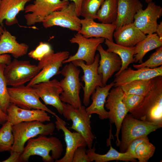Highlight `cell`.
Segmentation results:
<instances>
[{
  "instance_id": "cell-22",
  "label": "cell",
  "mask_w": 162,
  "mask_h": 162,
  "mask_svg": "<svg viewBox=\"0 0 162 162\" xmlns=\"http://www.w3.org/2000/svg\"><path fill=\"white\" fill-rule=\"evenodd\" d=\"M142 7L140 0H118L117 16L113 24L116 26V30L133 23L135 15Z\"/></svg>"
},
{
  "instance_id": "cell-4",
  "label": "cell",
  "mask_w": 162,
  "mask_h": 162,
  "mask_svg": "<svg viewBox=\"0 0 162 162\" xmlns=\"http://www.w3.org/2000/svg\"><path fill=\"white\" fill-rule=\"evenodd\" d=\"M55 128V125L52 122L45 124L37 121L22 122L12 126L14 142L10 152L21 154L25 143L29 139L38 135H49L53 132Z\"/></svg>"
},
{
  "instance_id": "cell-28",
  "label": "cell",
  "mask_w": 162,
  "mask_h": 162,
  "mask_svg": "<svg viewBox=\"0 0 162 162\" xmlns=\"http://www.w3.org/2000/svg\"><path fill=\"white\" fill-rule=\"evenodd\" d=\"M105 44L107 49L106 51L118 55L122 61L120 69L115 75H118L122 71L127 69L129 65L134 62V46L128 47L119 45L109 40L105 39Z\"/></svg>"
},
{
  "instance_id": "cell-25",
  "label": "cell",
  "mask_w": 162,
  "mask_h": 162,
  "mask_svg": "<svg viewBox=\"0 0 162 162\" xmlns=\"http://www.w3.org/2000/svg\"><path fill=\"white\" fill-rule=\"evenodd\" d=\"M32 0H2L0 4V24L3 21L11 26L18 23L17 15L24 11L26 4Z\"/></svg>"
},
{
  "instance_id": "cell-26",
  "label": "cell",
  "mask_w": 162,
  "mask_h": 162,
  "mask_svg": "<svg viewBox=\"0 0 162 162\" xmlns=\"http://www.w3.org/2000/svg\"><path fill=\"white\" fill-rule=\"evenodd\" d=\"M29 47L24 43H19L16 37L4 28L0 38V55L10 54L15 58L26 55Z\"/></svg>"
},
{
  "instance_id": "cell-42",
  "label": "cell",
  "mask_w": 162,
  "mask_h": 162,
  "mask_svg": "<svg viewBox=\"0 0 162 162\" xmlns=\"http://www.w3.org/2000/svg\"><path fill=\"white\" fill-rule=\"evenodd\" d=\"M11 62L10 56L8 54H4L0 55V63H4L8 64Z\"/></svg>"
},
{
  "instance_id": "cell-10",
  "label": "cell",
  "mask_w": 162,
  "mask_h": 162,
  "mask_svg": "<svg viewBox=\"0 0 162 162\" xmlns=\"http://www.w3.org/2000/svg\"><path fill=\"white\" fill-rule=\"evenodd\" d=\"M100 55L98 53L95 56L92 63L88 65L81 60H74L72 62L77 67H80L83 70V75L81 77V80L84 82V86L82 87L83 91V102L88 106L90 102V98L97 86H104L102 82V76L98 72Z\"/></svg>"
},
{
  "instance_id": "cell-27",
  "label": "cell",
  "mask_w": 162,
  "mask_h": 162,
  "mask_svg": "<svg viewBox=\"0 0 162 162\" xmlns=\"http://www.w3.org/2000/svg\"><path fill=\"white\" fill-rule=\"evenodd\" d=\"M110 136L107 141V144L110 146V148L106 153L102 154L96 153L94 146L86 150V153L91 162H107L113 160L136 162V159L132 157L127 152H118L112 147L111 143L110 132Z\"/></svg>"
},
{
  "instance_id": "cell-12",
  "label": "cell",
  "mask_w": 162,
  "mask_h": 162,
  "mask_svg": "<svg viewBox=\"0 0 162 162\" xmlns=\"http://www.w3.org/2000/svg\"><path fill=\"white\" fill-rule=\"evenodd\" d=\"M68 51H62L50 54L39 61L38 65L41 69L40 72L27 85L32 86L38 83L46 82L54 76L60 74L59 70L63 62L69 56Z\"/></svg>"
},
{
  "instance_id": "cell-45",
  "label": "cell",
  "mask_w": 162,
  "mask_h": 162,
  "mask_svg": "<svg viewBox=\"0 0 162 162\" xmlns=\"http://www.w3.org/2000/svg\"><path fill=\"white\" fill-rule=\"evenodd\" d=\"M158 36L162 39V22H160L159 24H158L156 28L155 32Z\"/></svg>"
},
{
  "instance_id": "cell-35",
  "label": "cell",
  "mask_w": 162,
  "mask_h": 162,
  "mask_svg": "<svg viewBox=\"0 0 162 162\" xmlns=\"http://www.w3.org/2000/svg\"><path fill=\"white\" fill-rule=\"evenodd\" d=\"M155 150V147L148 138L136 148L135 151L136 158L139 162H147L154 155Z\"/></svg>"
},
{
  "instance_id": "cell-7",
  "label": "cell",
  "mask_w": 162,
  "mask_h": 162,
  "mask_svg": "<svg viewBox=\"0 0 162 162\" xmlns=\"http://www.w3.org/2000/svg\"><path fill=\"white\" fill-rule=\"evenodd\" d=\"M37 65L27 60L14 59L4 68V74L7 85L16 87L30 81L41 70Z\"/></svg>"
},
{
  "instance_id": "cell-32",
  "label": "cell",
  "mask_w": 162,
  "mask_h": 162,
  "mask_svg": "<svg viewBox=\"0 0 162 162\" xmlns=\"http://www.w3.org/2000/svg\"><path fill=\"white\" fill-rule=\"evenodd\" d=\"M2 125L0 128V152H10L14 142L12 125L8 121Z\"/></svg>"
},
{
  "instance_id": "cell-38",
  "label": "cell",
  "mask_w": 162,
  "mask_h": 162,
  "mask_svg": "<svg viewBox=\"0 0 162 162\" xmlns=\"http://www.w3.org/2000/svg\"><path fill=\"white\" fill-rule=\"evenodd\" d=\"M144 96L124 93L122 101L128 112L131 113L143 100Z\"/></svg>"
},
{
  "instance_id": "cell-21",
  "label": "cell",
  "mask_w": 162,
  "mask_h": 162,
  "mask_svg": "<svg viewBox=\"0 0 162 162\" xmlns=\"http://www.w3.org/2000/svg\"><path fill=\"white\" fill-rule=\"evenodd\" d=\"M81 28L77 33L86 38H101L113 42V34L116 26L113 24L99 23L92 19L81 20Z\"/></svg>"
},
{
  "instance_id": "cell-17",
  "label": "cell",
  "mask_w": 162,
  "mask_h": 162,
  "mask_svg": "<svg viewBox=\"0 0 162 162\" xmlns=\"http://www.w3.org/2000/svg\"><path fill=\"white\" fill-rule=\"evenodd\" d=\"M55 127L58 131L63 132L66 145V152L61 158L55 160V162H72L73 155L76 149L81 146H87L86 141L79 133L71 132L66 127V123L58 116L56 117Z\"/></svg>"
},
{
  "instance_id": "cell-19",
  "label": "cell",
  "mask_w": 162,
  "mask_h": 162,
  "mask_svg": "<svg viewBox=\"0 0 162 162\" xmlns=\"http://www.w3.org/2000/svg\"><path fill=\"white\" fill-rule=\"evenodd\" d=\"M162 76V66L154 68H143L134 70L128 68L116 76L114 87L122 86L131 82L137 80H149Z\"/></svg>"
},
{
  "instance_id": "cell-16",
  "label": "cell",
  "mask_w": 162,
  "mask_h": 162,
  "mask_svg": "<svg viewBox=\"0 0 162 162\" xmlns=\"http://www.w3.org/2000/svg\"><path fill=\"white\" fill-rule=\"evenodd\" d=\"M32 87L45 104L53 106L58 113L62 115L64 111L63 103L60 98L62 89L58 80L54 79L40 82Z\"/></svg>"
},
{
  "instance_id": "cell-5",
  "label": "cell",
  "mask_w": 162,
  "mask_h": 162,
  "mask_svg": "<svg viewBox=\"0 0 162 162\" xmlns=\"http://www.w3.org/2000/svg\"><path fill=\"white\" fill-rule=\"evenodd\" d=\"M80 70L72 62L66 64L60 71L64 78L59 82L62 92L60 95L61 100L75 108L82 106L80 96L82 85L80 81Z\"/></svg>"
},
{
  "instance_id": "cell-8",
  "label": "cell",
  "mask_w": 162,
  "mask_h": 162,
  "mask_svg": "<svg viewBox=\"0 0 162 162\" xmlns=\"http://www.w3.org/2000/svg\"><path fill=\"white\" fill-rule=\"evenodd\" d=\"M10 103L25 109H41L56 117V114L43 104L35 89L32 86L24 85L8 88Z\"/></svg>"
},
{
  "instance_id": "cell-29",
  "label": "cell",
  "mask_w": 162,
  "mask_h": 162,
  "mask_svg": "<svg viewBox=\"0 0 162 162\" xmlns=\"http://www.w3.org/2000/svg\"><path fill=\"white\" fill-rule=\"evenodd\" d=\"M162 46V39L156 33L147 34L146 37L134 46V62L141 63L149 51Z\"/></svg>"
},
{
  "instance_id": "cell-48",
  "label": "cell",
  "mask_w": 162,
  "mask_h": 162,
  "mask_svg": "<svg viewBox=\"0 0 162 162\" xmlns=\"http://www.w3.org/2000/svg\"><path fill=\"white\" fill-rule=\"evenodd\" d=\"M1 0H0V3H1Z\"/></svg>"
},
{
  "instance_id": "cell-46",
  "label": "cell",
  "mask_w": 162,
  "mask_h": 162,
  "mask_svg": "<svg viewBox=\"0 0 162 162\" xmlns=\"http://www.w3.org/2000/svg\"><path fill=\"white\" fill-rule=\"evenodd\" d=\"M4 29L3 28L2 26L0 24V38L3 33Z\"/></svg>"
},
{
  "instance_id": "cell-31",
  "label": "cell",
  "mask_w": 162,
  "mask_h": 162,
  "mask_svg": "<svg viewBox=\"0 0 162 162\" xmlns=\"http://www.w3.org/2000/svg\"><path fill=\"white\" fill-rule=\"evenodd\" d=\"M153 79L134 81L121 87L125 93L132 94L144 96L152 86Z\"/></svg>"
},
{
  "instance_id": "cell-14",
  "label": "cell",
  "mask_w": 162,
  "mask_h": 162,
  "mask_svg": "<svg viewBox=\"0 0 162 162\" xmlns=\"http://www.w3.org/2000/svg\"><path fill=\"white\" fill-rule=\"evenodd\" d=\"M104 41L105 39L101 38H86L77 33L69 40L71 43L78 45L77 52L74 55L69 56L67 59L63 61V64L75 60H81L85 62L87 64H91L94 61L98 46Z\"/></svg>"
},
{
  "instance_id": "cell-20",
  "label": "cell",
  "mask_w": 162,
  "mask_h": 162,
  "mask_svg": "<svg viewBox=\"0 0 162 162\" xmlns=\"http://www.w3.org/2000/svg\"><path fill=\"white\" fill-rule=\"evenodd\" d=\"M97 50L98 51L100 57L98 72L102 76V83L104 86L114 74L120 70L122 61L118 55L105 50L101 44L98 46Z\"/></svg>"
},
{
  "instance_id": "cell-37",
  "label": "cell",
  "mask_w": 162,
  "mask_h": 162,
  "mask_svg": "<svg viewBox=\"0 0 162 162\" xmlns=\"http://www.w3.org/2000/svg\"><path fill=\"white\" fill-rule=\"evenodd\" d=\"M54 52L49 43L41 41L34 49L28 53V56L30 58L39 61L45 56Z\"/></svg>"
},
{
  "instance_id": "cell-15",
  "label": "cell",
  "mask_w": 162,
  "mask_h": 162,
  "mask_svg": "<svg viewBox=\"0 0 162 162\" xmlns=\"http://www.w3.org/2000/svg\"><path fill=\"white\" fill-rule=\"evenodd\" d=\"M162 15V8L151 2L146 8L140 9L135 16L134 24L145 34L155 32L158 24V20Z\"/></svg>"
},
{
  "instance_id": "cell-2",
  "label": "cell",
  "mask_w": 162,
  "mask_h": 162,
  "mask_svg": "<svg viewBox=\"0 0 162 162\" xmlns=\"http://www.w3.org/2000/svg\"><path fill=\"white\" fill-rule=\"evenodd\" d=\"M153 80L151 88L130 114L141 120L162 122V76Z\"/></svg>"
},
{
  "instance_id": "cell-1",
  "label": "cell",
  "mask_w": 162,
  "mask_h": 162,
  "mask_svg": "<svg viewBox=\"0 0 162 162\" xmlns=\"http://www.w3.org/2000/svg\"><path fill=\"white\" fill-rule=\"evenodd\" d=\"M27 142L20 155V162H28L30 157L35 155L41 157L44 162H53L59 159L63 151L62 142L56 136L39 135Z\"/></svg>"
},
{
  "instance_id": "cell-24",
  "label": "cell",
  "mask_w": 162,
  "mask_h": 162,
  "mask_svg": "<svg viewBox=\"0 0 162 162\" xmlns=\"http://www.w3.org/2000/svg\"><path fill=\"white\" fill-rule=\"evenodd\" d=\"M146 36L134 23L124 25L116 30L113 34L116 44L128 47L134 46Z\"/></svg>"
},
{
  "instance_id": "cell-40",
  "label": "cell",
  "mask_w": 162,
  "mask_h": 162,
  "mask_svg": "<svg viewBox=\"0 0 162 162\" xmlns=\"http://www.w3.org/2000/svg\"><path fill=\"white\" fill-rule=\"evenodd\" d=\"M148 138V136L141 137L132 141L128 145L125 152L128 153L132 157L136 159L135 153V150L137 146Z\"/></svg>"
},
{
  "instance_id": "cell-30",
  "label": "cell",
  "mask_w": 162,
  "mask_h": 162,
  "mask_svg": "<svg viewBox=\"0 0 162 162\" xmlns=\"http://www.w3.org/2000/svg\"><path fill=\"white\" fill-rule=\"evenodd\" d=\"M117 12L118 0H105L97 13L96 19L101 23L113 24Z\"/></svg>"
},
{
  "instance_id": "cell-23",
  "label": "cell",
  "mask_w": 162,
  "mask_h": 162,
  "mask_svg": "<svg viewBox=\"0 0 162 162\" xmlns=\"http://www.w3.org/2000/svg\"><path fill=\"white\" fill-rule=\"evenodd\" d=\"M114 83L112 82L104 86H97L92 95V102L86 110L89 115L97 114L101 120L108 118V111L106 110L104 105L107 97L111 88L114 86Z\"/></svg>"
},
{
  "instance_id": "cell-11",
  "label": "cell",
  "mask_w": 162,
  "mask_h": 162,
  "mask_svg": "<svg viewBox=\"0 0 162 162\" xmlns=\"http://www.w3.org/2000/svg\"><path fill=\"white\" fill-rule=\"evenodd\" d=\"M124 93L121 86L115 87L109 92L104 105L109 110L110 122L114 123L116 127L115 136L116 137V144L117 147L119 146L120 141L119 135L122 122L128 112L122 101Z\"/></svg>"
},
{
  "instance_id": "cell-43",
  "label": "cell",
  "mask_w": 162,
  "mask_h": 162,
  "mask_svg": "<svg viewBox=\"0 0 162 162\" xmlns=\"http://www.w3.org/2000/svg\"><path fill=\"white\" fill-rule=\"evenodd\" d=\"M66 1H70L73 2L75 6L76 9L78 16H80V9L81 3L83 0H64Z\"/></svg>"
},
{
  "instance_id": "cell-18",
  "label": "cell",
  "mask_w": 162,
  "mask_h": 162,
  "mask_svg": "<svg viewBox=\"0 0 162 162\" xmlns=\"http://www.w3.org/2000/svg\"><path fill=\"white\" fill-rule=\"evenodd\" d=\"M8 120L12 126L24 122L37 121L50 122V117L46 111L41 109L26 110L10 103L7 110Z\"/></svg>"
},
{
  "instance_id": "cell-33",
  "label": "cell",
  "mask_w": 162,
  "mask_h": 162,
  "mask_svg": "<svg viewBox=\"0 0 162 162\" xmlns=\"http://www.w3.org/2000/svg\"><path fill=\"white\" fill-rule=\"evenodd\" d=\"M105 0H83L80 16L84 18L96 19L97 13Z\"/></svg>"
},
{
  "instance_id": "cell-39",
  "label": "cell",
  "mask_w": 162,
  "mask_h": 162,
  "mask_svg": "<svg viewBox=\"0 0 162 162\" xmlns=\"http://www.w3.org/2000/svg\"><path fill=\"white\" fill-rule=\"evenodd\" d=\"M86 146H81L76 150L73 155L72 162H90L86 153Z\"/></svg>"
},
{
  "instance_id": "cell-3",
  "label": "cell",
  "mask_w": 162,
  "mask_h": 162,
  "mask_svg": "<svg viewBox=\"0 0 162 162\" xmlns=\"http://www.w3.org/2000/svg\"><path fill=\"white\" fill-rule=\"evenodd\" d=\"M162 127V122H152L134 118L130 114H127L122 124L121 140L119 151L126 152L128 147L133 140L148 136L150 133Z\"/></svg>"
},
{
  "instance_id": "cell-34",
  "label": "cell",
  "mask_w": 162,
  "mask_h": 162,
  "mask_svg": "<svg viewBox=\"0 0 162 162\" xmlns=\"http://www.w3.org/2000/svg\"><path fill=\"white\" fill-rule=\"evenodd\" d=\"M6 65L5 64L0 63V107L7 114V110L10 103L7 84L4 74Z\"/></svg>"
},
{
  "instance_id": "cell-47",
  "label": "cell",
  "mask_w": 162,
  "mask_h": 162,
  "mask_svg": "<svg viewBox=\"0 0 162 162\" xmlns=\"http://www.w3.org/2000/svg\"><path fill=\"white\" fill-rule=\"evenodd\" d=\"M153 0H145V1L146 2L148 3L152 2Z\"/></svg>"
},
{
  "instance_id": "cell-41",
  "label": "cell",
  "mask_w": 162,
  "mask_h": 162,
  "mask_svg": "<svg viewBox=\"0 0 162 162\" xmlns=\"http://www.w3.org/2000/svg\"><path fill=\"white\" fill-rule=\"evenodd\" d=\"M10 155L7 159L3 160V162H20V157L21 154L19 153L11 152Z\"/></svg>"
},
{
  "instance_id": "cell-6",
  "label": "cell",
  "mask_w": 162,
  "mask_h": 162,
  "mask_svg": "<svg viewBox=\"0 0 162 162\" xmlns=\"http://www.w3.org/2000/svg\"><path fill=\"white\" fill-rule=\"evenodd\" d=\"M62 115L67 120H71L72 124L69 128L81 134L84 138L88 148H92L95 136L91 127V115L88 113L85 106L75 108L71 105L63 102Z\"/></svg>"
},
{
  "instance_id": "cell-9",
  "label": "cell",
  "mask_w": 162,
  "mask_h": 162,
  "mask_svg": "<svg viewBox=\"0 0 162 162\" xmlns=\"http://www.w3.org/2000/svg\"><path fill=\"white\" fill-rule=\"evenodd\" d=\"M69 3L64 0H34L33 4L25 7L24 17L26 24L30 26L42 22L50 14L61 10Z\"/></svg>"
},
{
  "instance_id": "cell-36",
  "label": "cell",
  "mask_w": 162,
  "mask_h": 162,
  "mask_svg": "<svg viewBox=\"0 0 162 162\" xmlns=\"http://www.w3.org/2000/svg\"><path fill=\"white\" fill-rule=\"evenodd\" d=\"M162 65V46L157 48L146 61L139 64H133V67L139 69L143 68H154Z\"/></svg>"
},
{
  "instance_id": "cell-44",
  "label": "cell",
  "mask_w": 162,
  "mask_h": 162,
  "mask_svg": "<svg viewBox=\"0 0 162 162\" xmlns=\"http://www.w3.org/2000/svg\"><path fill=\"white\" fill-rule=\"evenodd\" d=\"M8 116L0 107V124H2L8 120Z\"/></svg>"
},
{
  "instance_id": "cell-13",
  "label": "cell",
  "mask_w": 162,
  "mask_h": 162,
  "mask_svg": "<svg viewBox=\"0 0 162 162\" xmlns=\"http://www.w3.org/2000/svg\"><path fill=\"white\" fill-rule=\"evenodd\" d=\"M78 16L74 3H69L60 10L52 12L42 22L45 28L59 26L78 32L81 29V19Z\"/></svg>"
}]
</instances>
